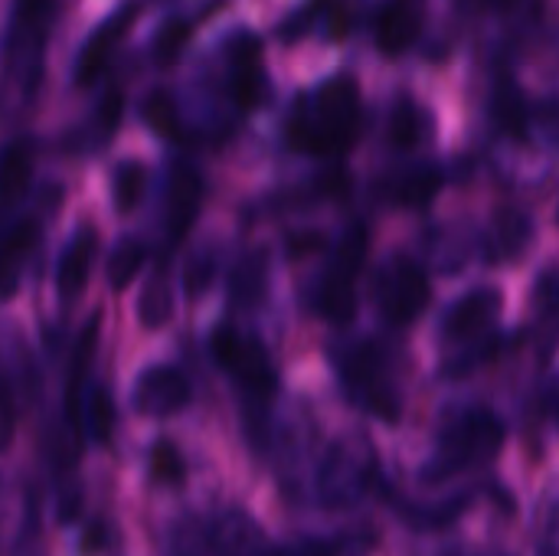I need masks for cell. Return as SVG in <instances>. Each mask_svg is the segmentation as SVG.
<instances>
[{"label": "cell", "instance_id": "6da1fadb", "mask_svg": "<svg viewBox=\"0 0 559 556\" xmlns=\"http://www.w3.org/2000/svg\"><path fill=\"white\" fill-rule=\"evenodd\" d=\"M364 125L360 108V85L354 75H331L318 88L301 92L285 121V141L292 151L334 161L344 157Z\"/></svg>", "mask_w": 559, "mask_h": 556}, {"label": "cell", "instance_id": "7a4b0ae2", "mask_svg": "<svg viewBox=\"0 0 559 556\" xmlns=\"http://www.w3.org/2000/svg\"><path fill=\"white\" fill-rule=\"evenodd\" d=\"M504 439H508V429H504V419L495 410H488V406L462 410L439 433L436 452L426 462L419 478L426 485H445L455 475L481 469L491 459H498V452L504 449Z\"/></svg>", "mask_w": 559, "mask_h": 556}, {"label": "cell", "instance_id": "3957f363", "mask_svg": "<svg viewBox=\"0 0 559 556\" xmlns=\"http://www.w3.org/2000/svg\"><path fill=\"white\" fill-rule=\"evenodd\" d=\"M337 380L347 400L364 410L367 416L396 426L403 419V393L393 377V360L380 341H357L347 344L337 357Z\"/></svg>", "mask_w": 559, "mask_h": 556}, {"label": "cell", "instance_id": "277c9868", "mask_svg": "<svg viewBox=\"0 0 559 556\" xmlns=\"http://www.w3.org/2000/svg\"><path fill=\"white\" fill-rule=\"evenodd\" d=\"M367 249L370 233L364 223H350L331 249V262L314 288V311L334 328H347L357 318V279L367 262Z\"/></svg>", "mask_w": 559, "mask_h": 556}, {"label": "cell", "instance_id": "5b68a950", "mask_svg": "<svg viewBox=\"0 0 559 556\" xmlns=\"http://www.w3.org/2000/svg\"><path fill=\"white\" fill-rule=\"evenodd\" d=\"M210 354L216 367L246 393L252 403H272L278 393V370L272 354L255 334H246L233 324H216L210 334Z\"/></svg>", "mask_w": 559, "mask_h": 556}, {"label": "cell", "instance_id": "8992f818", "mask_svg": "<svg viewBox=\"0 0 559 556\" xmlns=\"http://www.w3.org/2000/svg\"><path fill=\"white\" fill-rule=\"evenodd\" d=\"M432 301V285L423 265L403 252L386 256L373 275V305L393 328H409Z\"/></svg>", "mask_w": 559, "mask_h": 556}, {"label": "cell", "instance_id": "52a82bcc", "mask_svg": "<svg viewBox=\"0 0 559 556\" xmlns=\"http://www.w3.org/2000/svg\"><path fill=\"white\" fill-rule=\"evenodd\" d=\"M56 10H59L56 0H13V16L7 33V69L10 79L26 95H33V88L43 79V49Z\"/></svg>", "mask_w": 559, "mask_h": 556}, {"label": "cell", "instance_id": "ba28073f", "mask_svg": "<svg viewBox=\"0 0 559 556\" xmlns=\"http://www.w3.org/2000/svg\"><path fill=\"white\" fill-rule=\"evenodd\" d=\"M223 82L239 111H255L265 102V59H262V39L239 26L223 43Z\"/></svg>", "mask_w": 559, "mask_h": 556}, {"label": "cell", "instance_id": "9c48e42d", "mask_svg": "<svg viewBox=\"0 0 559 556\" xmlns=\"http://www.w3.org/2000/svg\"><path fill=\"white\" fill-rule=\"evenodd\" d=\"M200 203H203L200 170L190 161H174L167 170V193H164V249H160L164 262L193 229L200 216Z\"/></svg>", "mask_w": 559, "mask_h": 556}, {"label": "cell", "instance_id": "30bf717a", "mask_svg": "<svg viewBox=\"0 0 559 556\" xmlns=\"http://www.w3.org/2000/svg\"><path fill=\"white\" fill-rule=\"evenodd\" d=\"M138 13H141V3H138V0H128V3L118 7L111 16H105V20L98 23V29L82 43L79 59H75V69H72L75 88H92V85L105 75L108 62L115 59V52H118V46L124 43L128 29L134 26Z\"/></svg>", "mask_w": 559, "mask_h": 556}, {"label": "cell", "instance_id": "8fae6325", "mask_svg": "<svg viewBox=\"0 0 559 556\" xmlns=\"http://www.w3.org/2000/svg\"><path fill=\"white\" fill-rule=\"evenodd\" d=\"M131 400H134V410L141 416L167 419V416H177L190 406L193 390H190V380L183 370H177L170 364H154V367L141 370V377L134 380Z\"/></svg>", "mask_w": 559, "mask_h": 556}, {"label": "cell", "instance_id": "7c38bea8", "mask_svg": "<svg viewBox=\"0 0 559 556\" xmlns=\"http://www.w3.org/2000/svg\"><path fill=\"white\" fill-rule=\"evenodd\" d=\"M501 308H504V295L495 285L465 292L442 321L445 344H468L475 338H485L501 318Z\"/></svg>", "mask_w": 559, "mask_h": 556}, {"label": "cell", "instance_id": "4fadbf2b", "mask_svg": "<svg viewBox=\"0 0 559 556\" xmlns=\"http://www.w3.org/2000/svg\"><path fill=\"white\" fill-rule=\"evenodd\" d=\"M423 29H426V0H383L373 23V39L383 56L396 59L416 46Z\"/></svg>", "mask_w": 559, "mask_h": 556}, {"label": "cell", "instance_id": "5bb4252c", "mask_svg": "<svg viewBox=\"0 0 559 556\" xmlns=\"http://www.w3.org/2000/svg\"><path fill=\"white\" fill-rule=\"evenodd\" d=\"M98 256V226L82 223L75 226V233L69 236L66 249L56 259V295L59 301H75L92 275Z\"/></svg>", "mask_w": 559, "mask_h": 556}, {"label": "cell", "instance_id": "9a60e30c", "mask_svg": "<svg viewBox=\"0 0 559 556\" xmlns=\"http://www.w3.org/2000/svg\"><path fill=\"white\" fill-rule=\"evenodd\" d=\"M531 236H534V223H531L527 213H521V210H498L495 220L485 226L481 259L488 265H508V262L524 256V249L531 246Z\"/></svg>", "mask_w": 559, "mask_h": 556}, {"label": "cell", "instance_id": "2e32d148", "mask_svg": "<svg viewBox=\"0 0 559 556\" xmlns=\"http://www.w3.org/2000/svg\"><path fill=\"white\" fill-rule=\"evenodd\" d=\"M442 184H445V177H442V170L436 164H416V167H406V170H396V174L383 177L377 184V190L390 206L426 210L439 197Z\"/></svg>", "mask_w": 559, "mask_h": 556}, {"label": "cell", "instance_id": "e0dca14e", "mask_svg": "<svg viewBox=\"0 0 559 556\" xmlns=\"http://www.w3.org/2000/svg\"><path fill=\"white\" fill-rule=\"evenodd\" d=\"M39 236H43V229L36 220H20L0 236V301L16 295L26 262L39 246Z\"/></svg>", "mask_w": 559, "mask_h": 556}, {"label": "cell", "instance_id": "ac0fdd59", "mask_svg": "<svg viewBox=\"0 0 559 556\" xmlns=\"http://www.w3.org/2000/svg\"><path fill=\"white\" fill-rule=\"evenodd\" d=\"M491 118L498 131L511 141H527L531 131V108L527 98L511 72H498L495 79V95H491Z\"/></svg>", "mask_w": 559, "mask_h": 556}, {"label": "cell", "instance_id": "d6986e66", "mask_svg": "<svg viewBox=\"0 0 559 556\" xmlns=\"http://www.w3.org/2000/svg\"><path fill=\"white\" fill-rule=\"evenodd\" d=\"M269 292V252L252 249L239 259L229 279V305L239 311H252L265 301Z\"/></svg>", "mask_w": 559, "mask_h": 556}, {"label": "cell", "instance_id": "ffe728a7", "mask_svg": "<svg viewBox=\"0 0 559 556\" xmlns=\"http://www.w3.org/2000/svg\"><path fill=\"white\" fill-rule=\"evenodd\" d=\"M33 180V151L26 141H10L0 147V213L13 210Z\"/></svg>", "mask_w": 559, "mask_h": 556}, {"label": "cell", "instance_id": "44dd1931", "mask_svg": "<svg viewBox=\"0 0 559 556\" xmlns=\"http://www.w3.org/2000/svg\"><path fill=\"white\" fill-rule=\"evenodd\" d=\"M373 534H341V537H311L295 544H272L252 556H364L373 551Z\"/></svg>", "mask_w": 559, "mask_h": 556}, {"label": "cell", "instance_id": "7402d4cb", "mask_svg": "<svg viewBox=\"0 0 559 556\" xmlns=\"http://www.w3.org/2000/svg\"><path fill=\"white\" fill-rule=\"evenodd\" d=\"M174 318V285H170V272L167 262H160L154 269V275L144 282L141 298H138V321L147 331H160L167 321Z\"/></svg>", "mask_w": 559, "mask_h": 556}, {"label": "cell", "instance_id": "603a6c76", "mask_svg": "<svg viewBox=\"0 0 559 556\" xmlns=\"http://www.w3.org/2000/svg\"><path fill=\"white\" fill-rule=\"evenodd\" d=\"M141 118H144V125H147L157 138H164V141H190V138H187V125H183L180 108H177V98H174L167 88H154V92L144 95V102H141Z\"/></svg>", "mask_w": 559, "mask_h": 556}, {"label": "cell", "instance_id": "cb8c5ba5", "mask_svg": "<svg viewBox=\"0 0 559 556\" xmlns=\"http://www.w3.org/2000/svg\"><path fill=\"white\" fill-rule=\"evenodd\" d=\"M426 111L416 98L400 95L396 105L390 108V121H386V138L396 151H413L423 138H426Z\"/></svg>", "mask_w": 559, "mask_h": 556}, {"label": "cell", "instance_id": "d4e9b609", "mask_svg": "<svg viewBox=\"0 0 559 556\" xmlns=\"http://www.w3.org/2000/svg\"><path fill=\"white\" fill-rule=\"evenodd\" d=\"M118 426V413H115V400L105 387H92L82 397V429L88 433V439L95 446H108Z\"/></svg>", "mask_w": 559, "mask_h": 556}, {"label": "cell", "instance_id": "484cf974", "mask_svg": "<svg viewBox=\"0 0 559 556\" xmlns=\"http://www.w3.org/2000/svg\"><path fill=\"white\" fill-rule=\"evenodd\" d=\"M144 262H147V242L141 236H124L108 256V285L115 292H124L141 275Z\"/></svg>", "mask_w": 559, "mask_h": 556}, {"label": "cell", "instance_id": "4316f807", "mask_svg": "<svg viewBox=\"0 0 559 556\" xmlns=\"http://www.w3.org/2000/svg\"><path fill=\"white\" fill-rule=\"evenodd\" d=\"M144 187H147V170H144V164L134 161V157L121 161V164L115 167V174H111V203H115V210L124 213V216L134 213L138 203H141V197H144Z\"/></svg>", "mask_w": 559, "mask_h": 556}, {"label": "cell", "instance_id": "83f0119b", "mask_svg": "<svg viewBox=\"0 0 559 556\" xmlns=\"http://www.w3.org/2000/svg\"><path fill=\"white\" fill-rule=\"evenodd\" d=\"M121 115H124V92L118 88V85H108L105 88V95L98 98V105H95V111H92V118H88V147H102V144H108L111 141V134L118 131V125H121Z\"/></svg>", "mask_w": 559, "mask_h": 556}, {"label": "cell", "instance_id": "f1b7e54d", "mask_svg": "<svg viewBox=\"0 0 559 556\" xmlns=\"http://www.w3.org/2000/svg\"><path fill=\"white\" fill-rule=\"evenodd\" d=\"M472 505V495H462V498H452L439 508H419V505H409V501H396V511L403 521H409L413 528L419 531H439L445 524H452L455 518H462V511Z\"/></svg>", "mask_w": 559, "mask_h": 556}, {"label": "cell", "instance_id": "f546056e", "mask_svg": "<svg viewBox=\"0 0 559 556\" xmlns=\"http://www.w3.org/2000/svg\"><path fill=\"white\" fill-rule=\"evenodd\" d=\"M190 36H193V23H190V20H183V16H170V20L154 33L151 59H154L157 66H174V62L183 56V49H187Z\"/></svg>", "mask_w": 559, "mask_h": 556}, {"label": "cell", "instance_id": "4dcf8cb0", "mask_svg": "<svg viewBox=\"0 0 559 556\" xmlns=\"http://www.w3.org/2000/svg\"><path fill=\"white\" fill-rule=\"evenodd\" d=\"M151 478L164 488H180L187 482V459L170 439H157L151 446Z\"/></svg>", "mask_w": 559, "mask_h": 556}, {"label": "cell", "instance_id": "1f68e13d", "mask_svg": "<svg viewBox=\"0 0 559 556\" xmlns=\"http://www.w3.org/2000/svg\"><path fill=\"white\" fill-rule=\"evenodd\" d=\"M468 344H472V341H468ZM501 351H504V338H501V334H485V341L475 338V344H472L465 354H459L455 360L445 364V377H468V374H475L478 367L491 364Z\"/></svg>", "mask_w": 559, "mask_h": 556}, {"label": "cell", "instance_id": "d6a6232c", "mask_svg": "<svg viewBox=\"0 0 559 556\" xmlns=\"http://www.w3.org/2000/svg\"><path fill=\"white\" fill-rule=\"evenodd\" d=\"M328 7H331V0H305L298 10H292V13L278 23V39H285V43L305 39L311 29H318V23H324Z\"/></svg>", "mask_w": 559, "mask_h": 556}, {"label": "cell", "instance_id": "836d02e7", "mask_svg": "<svg viewBox=\"0 0 559 556\" xmlns=\"http://www.w3.org/2000/svg\"><path fill=\"white\" fill-rule=\"evenodd\" d=\"M216 265L219 262H216L213 249H200V252L190 256V262L183 269V292H187V298H203L210 292V285L216 279Z\"/></svg>", "mask_w": 559, "mask_h": 556}, {"label": "cell", "instance_id": "e575fe53", "mask_svg": "<svg viewBox=\"0 0 559 556\" xmlns=\"http://www.w3.org/2000/svg\"><path fill=\"white\" fill-rule=\"evenodd\" d=\"M13 436H16V403L10 383L0 377V456L13 446Z\"/></svg>", "mask_w": 559, "mask_h": 556}, {"label": "cell", "instance_id": "d590c367", "mask_svg": "<svg viewBox=\"0 0 559 556\" xmlns=\"http://www.w3.org/2000/svg\"><path fill=\"white\" fill-rule=\"evenodd\" d=\"M108 541H111L108 524H105V521H92L88 531L82 534V547H79V551H82V556H95L108 547Z\"/></svg>", "mask_w": 559, "mask_h": 556}, {"label": "cell", "instance_id": "8d00e7d4", "mask_svg": "<svg viewBox=\"0 0 559 556\" xmlns=\"http://www.w3.org/2000/svg\"><path fill=\"white\" fill-rule=\"evenodd\" d=\"M321 249H328V236L324 233H301V236H292L288 239V256L295 259H305L308 252H321Z\"/></svg>", "mask_w": 559, "mask_h": 556}, {"label": "cell", "instance_id": "74e56055", "mask_svg": "<svg viewBox=\"0 0 559 556\" xmlns=\"http://www.w3.org/2000/svg\"><path fill=\"white\" fill-rule=\"evenodd\" d=\"M459 3L468 10H508V7H514V0H459Z\"/></svg>", "mask_w": 559, "mask_h": 556}, {"label": "cell", "instance_id": "f35d334b", "mask_svg": "<svg viewBox=\"0 0 559 556\" xmlns=\"http://www.w3.org/2000/svg\"><path fill=\"white\" fill-rule=\"evenodd\" d=\"M164 3H167V0H164Z\"/></svg>", "mask_w": 559, "mask_h": 556}]
</instances>
